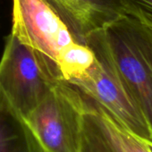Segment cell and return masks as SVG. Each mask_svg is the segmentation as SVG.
<instances>
[{
  "label": "cell",
  "instance_id": "cell-1",
  "mask_svg": "<svg viewBox=\"0 0 152 152\" xmlns=\"http://www.w3.org/2000/svg\"><path fill=\"white\" fill-rule=\"evenodd\" d=\"M103 31L119 79L152 135V28L126 15Z\"/></svg>",
  "mask_w": 152,
  "mask_h": 152
},
{
  "label": "cell",
  "instance_id": "cell-2",
  "mask_svg": "<svg viewBox=\"0 0 152 152\" xmlns=\"http://www.w3.org/2000/svg\"><path fill=\"white\" fill-rule=\"evenodd\" d=\"M35 54L48 79L61 82L65 54L81 42L47 0H13L12 31Z\"/></svg>",
  "mask_w": 152,
  "mask_h": 152
},
{
  "label": "cell",
  "instance_id": "cell-3",
  "mask_svg": "<svg viewBox=\"0 0 152 152\" xmlns=\"http://www.w3.org/2000/svg\"><path fill=\"white\" fill-rule=\"evenodd\" d=\"M85 98L58 82L24 119L44 152H81Z\"/></svg>",
  "mask_w": 152,
  "mask_h": 152
},
{
  "label": "cell",
  "instance_id": "cell-4",
  "mask_svg": "<svg viewBox=\"0 0 152 152\" xmlns=\"http://www.w3.org/2000/svg\"><path fill=\"white\" fill-rule=\"evenodd\" d=\"M83 43L93 50L96 61L82 79L72 85L107 112L115 120L137 137L152 140L151 132L116 72L103 30L89 35Z\"/></svg>",
  "mask_w": 152,
  "mask_h": 152
},
{
  "label": "cell",
  "instance_id": "cell-5",
  "mask_svg": "<svg viewBox=\"0 0 152 152\" xmlns=\"http://www.w3.org/2000/svg\"><path fill=\"white\" fill-rule=\"evenodd\" d=\"M53 84L33 51L10 33L0 59V98L25 119Z\"/></svg>",
  "mask_w": 152,
  "mask_h": 152
},
{
  "label": "cell",
  "instance_id": "cell-6",
  "mask_svg": "<svg viewBox=\"0 0 152 152\" xmlns=\"http://www.w3.org/2000/svg\"><path fill=\"white\" fill-rule=\"evenodd\" d=\"M84 98L81 152H150L145 140L125 129L96 102Z\"/></svg>",
  "mask_w": 152,
  "mask_h": 152
},
{
  "label": "cell",
  "instance_id": "cell-7",
  "mask_svg": "<svg viewBox=\"0 0 152 152\" xmlns=\"http://www.w3.org/2000/svg\"><path fill=\"white\" fill-rule=\"evenodd\" d=\"M81 42L126 15L124 0H47Z\"/></svg>",
  "mask_w": 152,
  "mask_h": 152
},
{
  "label": "cell",
  "instance_id": "cell-8",
  "mask_svg": "<svg viewBox=\"0 0 152 152\" xmlns=\"http://www.w3.org/2000/svg\"><path fill=\"white\" fill-rule=\"evenodd\" d=\"M0 152H44L25 120L1 98Z\"/></svg>",
  "mask_w": 152,
  "mask_h": 152
},
{
  "label": "cell",
  "instance_id": "cell-9",
  "mask_svg": "<svg viewBox=\"0 0 152 152\" xmlns=\"http://www.w3.org/2000/svg\"><path fill=\"white\" fill-rule=\"evenodd\" d=\"M126 14L152 28V0H124Z\"/></svg>",
  "mask_w": 152,
  "mask_h": 152
},
{
  "label": "cell",
  "instance_id": "cell-10",
  "mask_svg": "<svg viewBox=\"0 0 152 152\" xmlns=\"http://www.w3.org/2000/svg\"><path fill=\"white\" fill-rule=\"evenodd\" d=\"M146 143H147V146H148L149 151L152 152V140H146Z\"/></svg>",
  "mask_w": 152,
  "mask_h": 152
}]
</instances>
